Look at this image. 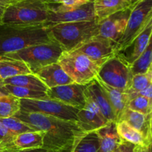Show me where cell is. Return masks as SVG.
<instances>
[{"label": "cell", "mask_w": 152, "mask_h": 152, "mask_svg": "<svg viewBox=\"0 0 152 152\" xmlns=\"http://www.w3.org/2000/svg\"><path fill=\"white\" fill-rule=\"evenodd\" d=\"M14 117L25 122L35 131L44 132L42 148L48 152H71L77 140L86 134L75 122L38 113L19 111Z\"/></svg>", "instance_id": "obj_1"}, {"label": "cell", "mask_w": 152, "mask_h": 152, "mask_svg": "<svg viewBox=\"0 0 152 152\" xmlns=\"http://www.w3.org/2000/svg\"><path fill=\"white\" fill-rule=\"evenodd\" d=\"M55 42L48 25H15L0 23V56L39 44Z\"/></svg>", "instance_id": "obj_2"}, {"label": "cell", "mask_w": 152, "mask_h": 152, "mask_svg": "<svg viewBox=\"0 0 152 152\" xmlns=\"http://www.w3.org/2000/svg\"><path fill=\"white\" fill-rule=\"evenodd\" d=\"M49 0H16L6 8L0 23L15 25H48Z\"/></svg>", "instance_id": "obj_3"}, {"label": "cell", "mask_w": 152, "mask_h": 152, "mask_svg": "<svg viewBox=\"0 0 152 152\" xmlns=\"http://www.w3.org/2000/svg\"><path fill=\"white\" fill-rule=\"evenodd\" d=\"M50 35L64 52L74 51L99 35V22L96 19L86 22L59 23L49 25Z\"/></svg>", "instance_id": "obj_4"}, {"label": "cell", "mask_w": 152, "mask_h": 152, "mask_svg": "<svg viewBox=\"0 0 152 152\" xmlns=\"http://www.w3.org/2000/svg\"><path fill=\"white\" fill-rule=\"evenodd\" d=\"M58 63L74 83L83 86H87L96 80L103 64L92 60L77 50L63 52Z\"/></svg>", "instance_id": "obj_5"}, {"label": "cell", "mask_w": 152, "mask_h": 152, "mask_svg": "<svg viewBox=\"0 0 152 152\" xmlns=\"http://www.w3.org/2000/svg\"><path fill=\"white\" fill-rule=\"evenodd\" d=\"M63 52L57 43L52 42L30 46L19 51L1 56L22 61L26 64L30 71L35 74L47 65L58 62Z\"/></svg>", "instance_id": "obj_6"}, {"label": "cell", "mask_w": 152, "mask_h": 152, "mask_svg": "<svg viewBox=\"0 0 152 152\" xmlns=\"http://www.w3.org/2000/svg\"><path fill=\"white\" fill-rule=\"evenodd\" d=\"M133 76L130 65L116 53L102 64L96 79L107 86L126 91L130 88Z\"/></svg>", "instance_id": "obj_7"}, {"label": "cell", "mask_w": 152, "mask_h": 152, "mask_svg": "<svg viewBox=\"0 0 152 152\" xmlns=\"http://www.w3.org/2000/svg\"><path fill=\"white\" fill-rule=\"evenodd\" d=\"M20 111L30 113H38L49 117H56L66 121L77 120L79 109L67 105L62 102L50 98L45 99H20Z\"/></svg>", "instance_id": "obj_8"}, {"label": "cell", "mask_w": 152, "mask_h": 152, "mask_svg": "<svg viewBox=\"0 0 152 152\" xmlns=\"http://www.w3.org/2000/svg\"><path fill=\"white\" fill-rule=\"evenodd\" d=\"M152 19V0H142L132 8L126 31L117 43V52L124 50Z\"/></svg>", "instance_id": "obj_9"}, {"label": "cell", "mask_w": 152, "mask_h": 152, "mask_svg": "<svg viewBox=\"0 0 152 152\" xmlns=\"http://www.w3.org/2000/svg\"><path fill=\"white\" fill-rule=\"evenodd\" d=\"M94 2H88L75 7H65L60 4H51L47 25L86 22L95 20Z\"/></svg>", "instance_id": "obj_10"}, {"label": "cell", "mask_w": 152, "mask_h": 152, "mask_svg": "<svg viewBox=\"0 0 152 152\" xmlns=\"http://www.w3.org/2000/svg\"><path fill=\"white\" fill-rule=\"evenodd\" d=\"M86 86L74 83L48 88L46 91V94L50 99H55L80 110L86 105Z\"/></svg>", "instance_id": "obj_11"}, {"label": "cell", "mask_w": 152, "mask_h": 152, "mask_svg": "<svg viewBox=\"0 0 152 152\" xmlns=\"http://www.w3.org/2000/svg\"><path fill=\"white\" fill-rule=\"evenodd\" d=\"M132 7L119 11L99 22V36L117 43L123 37Z\"/></svg>", "instance_id": "obj_12"}, {"label": "cell", "mask_w": 152, "mask_h": 152, "mask_svg": "<svg viewBox=\"0 0 152 152\" xmlns=\"http://www.w3.org/2000/svg\"><path fill=\"white\" fill-rule=\"evenodd\" d=\"M117 43L97 35L77 48V51L96 62L104 63L117 53Z\"/></svg>", "instance_id": "obj_13"}, {"label": "cell", "mask_w": 152, "mask_h": 152, "mask_svg": "<svg viewBox=\"0 0 152 152\" xmlns=\"http://www.w3.org/2000/svg\"><path fill=\"white\" fill-rule=\"evenodd\" d=\"M77 124L83 133L95 132L109 122L103 117L94 102L86 96V105L77 113Z\"/></svg>", "instance_id": "obj_14"}, {"label": "cell", "mask_w": 152, "mask_h": 152, "mask_svg": "<svg viewBox=\"0 0 152 152\" xmlns=\"http://www.w3.org/2000/svg\"><path fill=\"white\" fill-rule=\"evenodd\" d=\"M151 35L152 19L133 42L124 50L117 52V54L131 66L143 53L149 42Z\"/></svg>", "instance_id": "obj_15"}, {"label": "cell", "mask_w": 152, "mask_h": 152, "mask_svg": "<svg viewBox=\"0 0 152 152\" xmlns=\"http://www.w3.org/2000/svg\"><path fill=\"white\" fill-rule=\"evenodd\" d=\"M85 95L86 97L90 99L94 102V104L99 110L101 114L109 123L110 122L116 123L115 116L109 99L96 79L91 82L90 84L86 86L85 89Z\"/></svg>", "instance_id": "obj_16"}, {"label": "cell", "mask_w": 152, "mask_h": 152, "mask_svg": "<svg viewBox=\"0 0 152 152\" xmlns=\"http://www.w3.org/2000/svg\"><path fill=\"white\" fill-rule=\"evenodd\" d=\"M34 74L44 83L48 89L74 83L58 62L47 65Z\"/></svg>", "instance_id": "obj_17"}, {"label": "cell", "mask_w": 152, "mask_h": 152, "mask_svg": "<svg viewBox=\"0 0 152 152\" xmlns=\"http://www.w3.org/2000/svg\"><path fill=\"white\" fill-rule=\"evenodd\" d=\"M96 80L99 83L109 99V102L114 111V116H115L116 123H117L120 121L123 113L129 106V103L131 100L129 94L126 91H123L107 86L106 84L97 79Z\"/></svg>", "instance_id": "obj_18"}, {"label": "cell", "mask_w": 152, "mask_h": 152, "mask_svg": "<svg viewBox=\"0 0 152 152\" xmlns=\"http://www.w3.org/2000/svg\"><path fill=\"white\" fill-rule=\"evenodd\" d=\"M99 140V152H114L123 142L117 130L115 122H110L96 131Z\"/></svg>", "instance_id": "obj_19"}, {"label": "cell", "mask_w": 152, "mask_h": 152, "mask_svg": "<svg viewBox=\"0 0 152 152\" xmlns=\"http://www.w3.org/2000/svg\"><path fill=\"white\" fill-rule=\"evenodd\" d=\"M120 121H125L132 127L143 134L146 139L152 135L151 127V116L129 109L124 111Z\"/></svg>", "instance_id": "obj_20"}, {"label": "cell", "mask_w": 152, "mask_h": 152, "mask_svg": "<svg viewBox=\"0 0 152 152\" xmlns=\"http://www.w3.org/2000/svg\"><path fill=\"white\" fill-rule=\"evenodd\" d=\"M94 7L98 22L114 13L131 7L125 0H95Z\"/></svg>", "instance_id": "obj_21"}, {"label": "cell", "mask_w": 152, "mask_h": 152, "mask_svg": "<svg viewBox=\"0 0 152 152\" xmlns=\"http://www.w3.org/2000/svg\"><path fill=\"white\" fill-rule=\"evenodd\" d=\"M43 138L44 132L40 131L26 132L17 135L13 142L14 151L42 148Z\"/></svg>", "instance_id": "obj_22"}, {"label": "cell", "mask_w": 152, "mask_h": 152, "mask_svg": "<svg viewBox=\"0 0 152 152\" xmlns=\"http://www.w3.org/2000/svg\"><path fill=\"white\" fill-rule=\"evenodd\" d=\"M28 74L33 73L24 62L0 56V78L3 81L16 76Z\"/></svg>", "instance_id": "obj_23"}, {"label": "cell", "mask_w": 152, "mask_h": 152, "mask_svg": "<svg viewBox=\"0 0 152 152\" xmlns=\"http://www.w3.org/2000/svg\"><path fill=\"white\" fill-rule=\"evenodd\" d=\"M3 83L4 85L19 86L38 91L46 92L48 90L44 83L34 74H23L6 79L3 81Z\"/></svg>", "instance_id": "obj_24"}, {"label": "cell", "mask_w": 152, "mask_h": 152, "mask_svg": "<svg viewBox=\"0 0 152 152\" xmlns=\"http://www.w3.org/2000/svg\"><path fill=\"white\" fill-rule=\"evenodd\" d=\"M117 130L123 140L134 144L137 146L142 145L148 141L142 133L138 132L125 121H119L116 123Z\"/></svg>", "instance_id": "obj_25"}, {"label": "cell", "mask_w": 152, "mask_h": 152, "mask_svg": "<svg viewBox=\"0 0 152 152\" xmlns=\"http://www.w3.org/2000/svg\"><path fill=\"white\" fill-rule=\"evenodd\" d=\"M71 152H99V140L96 131L80 137Z\"/></svg>", "instance_id": "obj_26"}, {"label": "cell", "mask_w": 152, "mask_h": 152, "mask_svg": "<svg viewBox=\"0 0 152 152\" xmlns=\"http://www.w3.org/2000/svg\"><path fill=\"white\" fill-rule=\"evenodd\" d=\"M152 83V65L145 73L135 74L133 76L131 86L126 92L129 94L132 99V96L136 94L145 90Z\"/></svg>", "instance_id": "obj_27"}, {"label": "cell", "mask_w": 152, "mask_h": 152, "mask_svg": "<svg viewBox=\"0 0 152 152\" xmlns=\"http://www.w3.org/2000/svg\"><path fill=\"white\" fill-rule=\"evenodd\" d=\"M21 109L20 99L10 94L0 97V120L13 117Z\"/></svg>", "instance_id": "obj_28"}, {"label": "cell", "mask_w": 152, "mask_h": 152, "mask_svg": "<svg viewBox=\"0 0 152 152\" xmlns=\"http://www.w3.org/2000/svg\"><path fill=\"white\" fill-rule=\"evenodd\" d=\"M152 65V35L146 48L139 58L131 65L133 75L145 73Z\"/></svg>", "instance_id": "obj_29"}, {"label": "cell", "mask_w": 152, "mask_h": 152, "mask_svg": "<svg viewBox=\"0 0 152 152\" xmlns=\"http://www.w3.org/2000/svg\"><path fill=\"white\" fill-rule=\"evenodd\" d=\"M4 89L8 94L13 95V96H16L20 99H35L48 98L46 92L31 90V89L19 87V86L4 85Z\"/></svg>", "instance_id": "obj_30"}, {"label": "cell", "mask_w": 152, "mask_h": 152, "mask_svg": "<svg viewBox=\"0 0 152 152\" xmlns=\"http://www.w3.org/2000/svg\"><path fill=\"white\" fill-rule=\"evenodd\" d=\"M0 122L15 136H17L21 134L26 133V132L35 131L31 126H28L27 123L16 118L14 116L8 117V118L1 119L0 120Z\"/></svg>", "instance_id": "obj_31"}, {"label": "cell", "mask_w": 152, "mask_h": 152, "mask_svg": "<svg viewBox=\"0 0 152 152\" xmlns=\"http://www.w3.org/2000/svg\"><path fill=\"white\" fill-rule=\"evenodd\" d=\"M128 108L144 114H151L152 101L142 96H136L130 100Z\"/></svg>", "instance_id": "obj_32"}, {"label": "cell", "mask_w": 152, "mask_h": 152, "mask_svg": "<svg viewBox=\"0 0 152 152\" xmlns=\"http://www.w3.org/2000/svg\"><path fill=\"white\" fill-rule=\"evenodd\" d=\"M13 134L2 123L0 122V144L4 148V152H13V142L15 138Z\"/></svg>", "instance_id": "obj_33"}, {"label": "cell", "mask_w": 152, "mask_h": 152, "mask_svg": "<svg viewBox=\"0 0 152 152\" xmlns=\"http://www.w3.org/2000/svg\"><path fill=\"white\" fill-rule=\"evenodd\" d=\"M136 147L137 145L134 144L123 140V142L114 150V152H134Z\"/></svg>", "instance_id": "obj_34"}, {"label": "cell", "mask_w": 152, "mask_h": 152, "mask_svg": "<svg viewBox=\"0 0 152 152\" xmlns=\"http://www.w3.org/2000/svg\"><path fill=\"white\" fill-rule=\"evenodd\" d=\"M88 2L90 1L87 0H59V4L69 7H79Z\"/></svg>", "instance_id": "obj_35"}, {"label": "cell", "mask_w": 152, "mask_h": 152, "mask_svg": "<svg viewBox=\"0 0 152 152\" xmlns=\"http://www.w3.org/2000/svg\"><path fill=\"white\" fill-rule=\"evenodd\" d=\"M134 152H152V135L144 145L137 146Z\"/></svg>", "instance_id": "obj_36"}, {"label": "cell", "mask_w": 152, "mask_h": 152, "mask_svg": "<svg viewBox=\"0 0 152 152\" xmlns=\"http://www.w3.org/2000/svg\"><path fill=\"white\" fill-rule=\"evenodd\" d=\"M136 96H145V97L148 98V99H149L150 100L152 101V83L148 86V87H147L145 90L139 92V93L134 95V96H132V99H133V98Z\"/></svg>", "instance_id": "obj_37"}, {"label": "cell", "mask_w": 152, "mask_h": 152, "mask_svg": "<svg viewBox=\"0 0 152 152\" xmlns=\"http://www.w3.org/2000/svg\"><path fill=\"white\" fill-rule=\"evenodd\" d=\"M14 1L16 0H0V22H1L6 8Z\"/></svg>", "instance_id": "obj_38"}, {"label": "cell", "mask_w": 152, "mask_h": 152, "mask_svg": "<svg viewBox=\"0 0 152 152\" xmlns=\"http://www.w3.org/2000/svg\"><path fill=\"white\" fill-rule=\"evenodd\" d=\"M14 152H48L43 148H33V149H26V150H21V151H17Z\"/></svg>", "instance_id": "obj_39"}, {"label": "cell", "mask_w": 152, "mask_h": 152, "mask_svg": "<svg viewBox=\"0 0 152 152\" xmlns=\"http://www.w3.org/2000/svg\"><path fill=\"white\" fill-rule=\"evenodd\" d=\"M125 1L129 4V5L131 7H133L134 6L136 5L137 3H139L140 1H142V0H125Z\"/></svg>", "instance_id": "obj_40"}, {"label": "cell", "mask_w": 152, "mask_h": 152, "mask_svg": "<svg viewBox=\"0 0 152 152\" xmlns=\"http://www.w3.org/2000/svg\"><path fill=\"white\" fill-rule=\"evenodd\" d=\"M0 92H1L2 94H4V95H7L8 94L7 93L6 90L4 89V85L3 83V80L0 78Z\"/></svg>", "instance_id": "obj_41"}, {"label": "cell", "mask_w": 152, "mask_h": 152, "mask_svg": "<svg viewBox=\"0 0 152 152\" xmlns=\"http://www.w3.org/2000/svg\"><path fill=\"white\" fill-rule=\"evenodd\" d=\"M51 4H59V0H49Z\"/></svg>", "instance_id": "obj_42"}, {"label": "cell", "mask_w": 152, "mask_h": 152, "mask_svg": "<svg viewBox=\"0 0 152 152\" xmlns=\"http://www.w3.org/2000/svg\"><path fill=\"white\" fill-rule=\"evenodd\" d=\"M0 152H4V148L1 144H0Z\"/></svg>", "instance_id": "obj_43"}, {"label": "cell", "mask_w": 152, "mask_h": 152, "mask_svg": "<svg viewBox=\"0 0 152 152\" xmlns=\"http://www.w3.org/2000/svg\"><path fill=\"white\" fill-rule=\"evenodd\" d=\"M150 116H151V132H152V111L150 114Z\"/></svg>", "instance_id": "obj_44"}, {"label": "cell", "mask_w": 152, "mask_h": 152, "mask_svg": "<svg viewBox=\"0 0 152 152\" xmlns=\"http://www.w3.org/2000/svg\"><path fill=\"white\" fill-rule=\"evenodd\" d=\"M4 94H2V93H1V92H0V97H1V96H4Z\"/></svg>", "instance_id": "obj_45"}, {"label": "cell", "mask_w": 152, "mask_h": 152, "mask_svg": "<svg viewBox=\"0 0 152 152\" xmlns=\"http://www.w3.org/2000/svg\"><path fill=\"white\" fill-rule=\"evenodd\" d=\"M87 1H90V2H94V1L95 0H87Z\"/></svg>", "instance_id": "obj_46"}]
</instances>
